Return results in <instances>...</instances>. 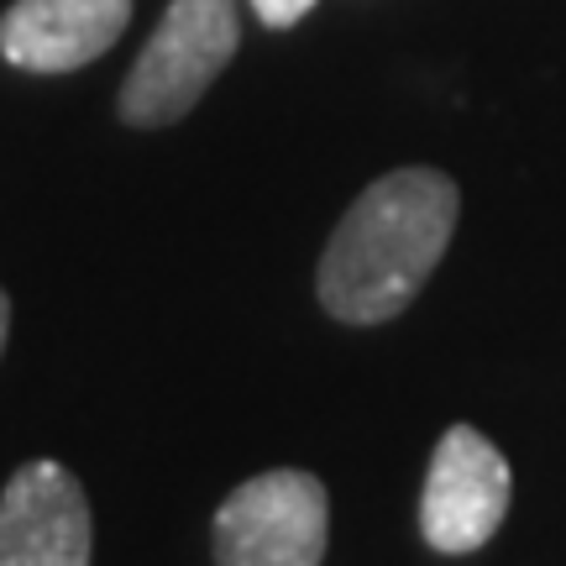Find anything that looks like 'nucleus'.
<instances>
[{
    "instance_id": "nucleus-1",
    "label": "nucleus",
    "mask_w": 566,
    "mask_h": 566,
    "mask_svg": "<svg viewBox=\"0 0 566 566\" xmlns=\"http://www.w3.org/2000/svg\"><path fill=\"white\" fill-rule=\"evenodd\" d=\"M457 216L462 189L441 168H394L367 184L321 252V304L346 325L405 315L457 237Z\"/></svg>"
},
{
    "instance_id": "nucleus-2",
    "label": "nucleus",
    "mask_w": 566,
    "mask_h": 566,
    "mask_svg": "<svg viewBox=\"0 0 566 566\" xmlns=\"http://www.w3.org/2000/svg\"><path fill=\"white\" fill-rule=\"evenodd\" d=\"M237 42H242L237 0H174L122 84L116 101L122 122L142 132L184 122L205 101V90L221 80L226 63L237 59Z\"/></svg>"
},
{
    "instance_id": "nucleus-3",
    "label": "nucleus",
    "mask_w": 566,
    "mask_h": 566,
    "mask_svg": "<svg viewBox=\"0 0 566 566\" xmlns=\"http://www.w3.org/2000/svg\"><path fill=\"white\" fill-rule=\"evenodd\" d=\"M331 546V493L315 472L279 467L226 493L210 525L216 566H321Z\"/></svg>"
},
{
    "instance_id": "nucleus-4",
    "label": "nucleus",
    "mask_w": 566,
    "mask_h": 566,
    "mask_svg": "<svg viewBox=\"0 0 566 566\" xmlns=\"http://www.w3.org/2000/svg\"><path fill=\"white\" fill-rule=\"evenodd\" d=\"M509 478L504 451L488 441L483 430L472 424H451L430 472H424V493H420V535L430 551L441 556H467V551H483L509 514Z\"/></svg>"
},
{
    "instance_id": "nucleus-5",
    "label": "nucleus",
    "mask_w": 566,
    "mask_h": 566,
    "mask_svg": "<svg viewBox=\"0 0 566 566\" xmlns=\"http://www.w3.org/2000/svg\"><path fill=\"white\" fill-rule=\"evenodd\" d=\"M95 525L63 462H27L0 493V566H90Z\"/></svg>"
},
{
    "instance_id": "nucleus-6",
    "label": "nucleus",
    "mask_w": 566,
    "mask_h": 566,
    "mask_svg": "<svg viewBox=\"0 0 566 566\" xmlns=\"http://www.w3.org/2000/svg\"><path fill=\"white\" fill-rule=\"evenodd\" d=\"M132 21V0H11L0 53L27 74H69L95 63Z\"/></svg>"
},
{
    "instance_id": "nucleus-7",
    "label": "nucleus",
    "mask_w": 566,
    "mask_h": 566,
    "mask_svg": "<svg viewBox=\"0 0 566 566\" xmlns=\"http://www.w3.org/2000/svg\"><path fill=\"white\" fill-rule=\"evenodd\" d=\"M310 6L315 0H252V11L263 27H294L300 17H310Z\"/></svg>"
},
{
    "instance_id": "nucleus-8",
    "label": "nucleus",
    "mask_w": 566,
    "mask_h": 566,
    "mask_svg": "<svg viewBox=\"0 0 566 566\" xmlns=\"http://www.w3.org/2000/svg\"><path fill=\"white\" fill-rule=\"evenodd\" d=\"M6 336H11V300H6V289H0V352H6Z\"/></svg>"
}]
</instances>
